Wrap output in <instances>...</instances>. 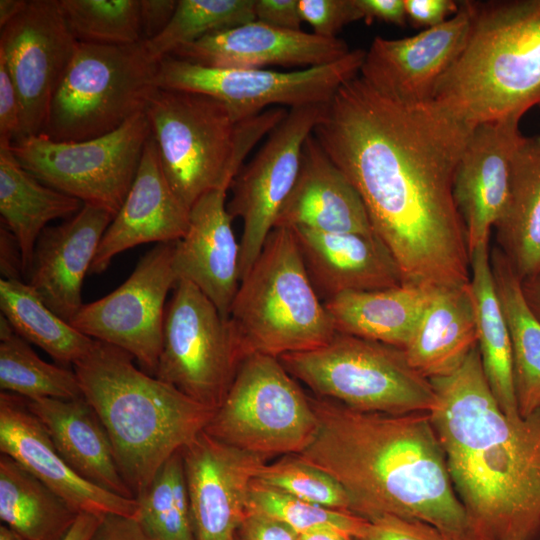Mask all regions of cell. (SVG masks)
<instances>
[{
    "mask_svg": "<svg viewBox=\"0 0 540 540\" xmlns=\"http://www.w3.org/2000/svg\"><path fill=\"white\" fill-rule=\"evenodd\" d=\"M287 113L272 107L237 121L213 97L162 88L145 108L164 174L189 209L209 191L228 190L248 153Z\"/></svg>",
    "mask_w": 540,
    "mask_h": 540,
    "instance_id": "6",
    "label": "cell"
},
{
    "mask_svg": "<svg viewBox=\"0 0 540 540\" xmlns=\"http://www.w3.org/2000/svg\"><path fill=\"white\" fill-rule=\"evenodd\" d=\"M133 360L128 352L95 340L73 366L135 498L173 454L205 430L214 410L140 370Z\"/></svg>",
    "mask_w": 540,
    "mask_h": 540,
    "instance_id": "4",
    "label": "cell"
},
{
    "mask_svg": "<svg viewBox=\"0 0 540 540\" xmlns=\"http://www.w3.org/2000/svg\"><path fill=\"white\" fill-rule=\"evenodd\" d=\"M21 137V107L15 85L0 61V145H12Z\"/></svg>",
    "mask_w": 540,
    "mask_h": 540,
    "instance_id": "44",
    "label": "cell"
},
{
    "mask_svg": "<svg viewBox=\"0 0 540 540\" xmlns=\"http://www.w3.org/2000/svg\"><path fill=\"white\" fill-rule=\"evenodd\" d=\"M430 417L467 518L470 540L540 538V410L509 418L477 346L450 375L431 379Z\"/></svg>",
    "mask_w": 540,
    "mask_h": 540,
    "instance_id": "2",
    "label": "cell"
},
{
    "mask_svg": "<svg viewBox=\"0 0 540 540\" xmlns=\"http://www.w3.org/2000/svg\"><path fill=\"white\" fill-rule=\"evenodd\" d=\"M460 2L454 0H405L407 21L417 28L436 27L459 11Z\"/></svg>",
    "mask_w": 540,
    "mask_h": 540,
    "instance_id": "45",
    "label": "cell"
},
{
    "mask_svg": "<svg viewBox=\"0 0 540 540\" xmlns=\"http://www.w3.org/2000/svg\"><path fill=\"white\" fill-rule=\"evenodd\" d=\"M499 250L521 281L540 271V135L522 136L515 151L510 191L495 225Z\"/></svg>",
    "mask_w": 540,
    "mask_h": 540,
    "instance_id": "30",
    "label": "cell"
},
{
    "mask_svg": "<svg viewBox=\"0 0 540 540\" xmlns=\"http://www.w3.org/2000/svg\"><path fill=\"white\" fill-rule=\"evenodd\" d=\"M472 129L432 101L399 102L358 74L339 87L313 131L359 193L404 283H469L466 233L452 188Z\"/></svg>",
    "mask_w": 540,
    "mask_h": 540,
    "instance_id": "1",
    "label": "cell"
},
{
    "mask_svg": "<svg viewBox=\"0 0 540 540\" xmlns=\"http://www.w3.org/2000/svg\"><path fill=\"white\" fill-rule=\"evenodd\" d=\"M298 6L303 22L322 37H337L344 26L363 19L355 0H298Z\"/></svg>",
    "mask_w": 540,
    "mask_h": 540,
    "instance_id": "42",
    "label": "cell"
},
{
    "mask_svg": "<svg viewBox=\"0 0 540 540\" xmlns=\"http://www.w3.org/2000/svg\"><path fill=\"white\" fill-rule=\"evenodd\" d=\"M65 500L6 454L0 456V518L27 540H63L78 517Z\"/></svg>",
    "mask_w": 540,
    "mask_h": 540,
    "instance_id": "34",
    "label": "cell"
},
{
    "mask_svg": "<svg viewBox=\"0 0 540 540\" xmlns=\"http://www.w3.org/2000/svg\"><path fill=\"white\" fill-rule=\"evenodd\" d=\"M520 118L473 127L453 177V198L469 253L488 243L508 201L512 161L522 138Z\"/></svg>",
    "mask_w": 540,
    "mask_h": 540,
    "instance_id": "19",
    "label": "cell"
},
{
    "mask_svg": "<svg viewBox=\"0 0 540 540\" xmlns=\"http://www.w3.org/2000/svg\"><path fill=\"white\" fill-rule=\"evenodd\" d=\"M350 51L338 37L280 29L254 20L208 34L176 49L170 56L218 68L306 69L336 62Z\"/></svg>",
    "mask_w": 540,
    "mask_h": 540,
    "instance_id": "21",
    "label": "cell"
},
{
    "mask_svg": "<svg viewBox=\"0 0 540 540\" xmlns=\"http://www.w3.org/2000/svg\"><path fill=\"white\" fill-rule=\"evenodd\" d=\"M490 260L509 330L518 412L526 417L540 410V321L528 307L521 280L503 253L494 249Z\"/></svg>",
    "mask_w": 540,
    "mask_h": 540,
    "instance_id": "33",
    "label": "cell"
},
{
    "mask_svg": "<svg viewBox=\"0 0 540 540\" xmlns=\"http://www.w3.org/2000/svg\"><path fill=\"white\" fill-rule=\"evenodd\" d=\"M255 0H177L164 30L144 40L149 56L159 62L176 49L204 36L256 20Z\"/></svg>",
    "mask_w": 540,
    "mask_h": 540,
    "instance_id": "38",
    "label": "cell"
},
{
    "mask_svg": "<svg viewBox=\"0 0 540 540\" xmlns=\"http://www.w3.org/2000/svg\"><path fill=\"white\" fill-rule=\"evenodd\" d=\"M0 451L17 461L78 514H117L137 518L135 498L104 490L74 471L60 455L26 399L0 393Z\"/></svg>",
    "mask_w": 540,
    "mask_h": 540,
    "instance_id": "20",
    "label": "cell"
},
{
    "mask_svg": "<svg viewBox=\"0 0 540 540\" xmlns=\"http://www.w3.org/2000/svg\"><path fill=\"white\" fill-rule=\"evenodd\" d=\"M469 288L475 311L477 348L490 389L501 410L512 419L518 412L509 330L497 295L488 243L470 254Z\"/></svg>",
    "mask_w": 540,
    "mask_h": 540,
    "instance_id": "32",
    "label": "cell"
},
{
    "mask_svg": "<svg viewBox=\"0 0 540 540\" xmlns=\"http://www.w3.org/2000/svg\"><path fill=\"white\" fill-rule=\"evenodd\" d=\"M275 227L375 234L359 193L313 132L303 144L296 181Z\"/></svg>",
    "mask_w": 540,
    "mask_h": 540,
    "instance_id": "25",
    "label": "cell"
},
{
    "mask_svg": "<svg viewBox=\"0 0 540 540\" xmlns=\"http://www.w3.org/2000/svg\"><path fill=\"white\" fill-rule=\"evenodd\" d=\"M256 20L287 30H301L298 0H255Z\"/></svg>",
    "mask_w": 540,
    "mask_h": 540,
    "instance_id": "47",
    "label": "cell"
},
{
    "mask_svg": "<svg viewBox=\"0 0 540 540\" xmlns=\"http://www.w3.org/2000/svg\"><path fill=\"white\" fill-rule=\"evenodd\" d=\"M326 105L289 109L231 183L232 197L227 209L233 219L237 217L242 221L240 281L275 228L279 212L296 181L303 144L322 120Z\"/></svg>",
    "mask_w": 540,
    "mask_h": 540,
    "instance_id": "14",
    "label": "cell"
},
{
    "mask_svg": "<svg viewBox=\"0 0 540 540\" xmlns=\"http://www.w3.org/2000/svg\"><path fill=\"white\" fill-rule=\"evenodd\" d=\"M477 346L475 311L469 283L435 288L409 343V364L431 380L457 370Z\"/></svg>",
    "mask_w": 540,
    "mask_h": 540,
    "instance_id": "28",
    "label": "cell"
},
{
    "mask_svg": "<svg viewBox=\"0 0 540 540\" xmlns=\"http://www.w3.org/2000/svg\"><path fill=\"white\" fill-rule=\"evenodd\" d=\"M77 42L130 45L143 40L140 0H59Z\"/></svg>",
    "mask_w": 540,
    "mask_h": 540,
    "instance_id": "39",
    "label": "cell"
},
{
    "mask_svg": "<svg viewBox=\"0 0 540 540\" xmlns=\"http://www.w3.org/2000/svg\"><path fill=\"white\" fill-rule=\"evenodd\" d=\"M26 0H1L0 1V27H4L16 18L27 6Z\"/></svg>",
    "mask_w": 540,
    "mask_h": 540,
    "instance_id": "55",
    "label": "cell"
},
{
    "mask_svg": "<svg viewBox=\"0 0 540 540\" xmlns=\"http://www.w3.org/2000/svg\"><path fill=\"white\" fill-rule=\"evenodd\" d=\"M298 533L269 516L246 512L239 527L237 540H298Z\"/></svg>",
    "mask_w": 540,
    "mask_h": 540,
    "instance_id": "46",
    "label": "cell"
},
{
    "mask_svg": "<svg viewBox=\"0 0 540 540\" xmlns=\"http://www.w3.org/2000/svg\"><path fill=\"white\" fill-rule=\"evenodd\" d=\"M190 209L173 191L150 135L126 198L100 241L89 273L100 274L123 251L145 243H172L183 237Z\"/></svg>",
    "mask_w": 540,
    "mask_h": 540,
    "instance_id": "22",
    "label": "cell"
},
{
    "mask_svg": "<svg viewBox=\"0 0 540 540\" xmlns=\"http://www.w3.org/2000/svg\"><path fill=\"white\" fill-rule=\"evenodd\" d=\"M246 512L274 518L301 534L319 528H337L357 538L366 519L306 502L278 489L252 481Z\"/></svg>",
    "mask_w": 540,
    "mask_h": 540,
    "instance_id": "40",
    "label": "cell"
},
{
    "mask_svg": "<svg viewBox=\"0 0 540 540\" xmlns=\"http://www.w3.org/2000/svg\"><path fill=\"white\" fill-rule=\"evenodd\" d=\"M0 388L26 400L83 396L74 370L42 360L3 315L0 317Z\"/></svg>",
    "mask_w": 540,
    "mask_h": 540,
    "instance_id": "36",
    "label": "cell"
},
{
    "mask_svg": "<svg viewBox=\"0 0 540 540\" xmlns=\"http://www.w3.org/2000/svg\"><path fill=\"white\" fill-rule=\"evenodd\" d=\"M174 242L156 244L116 290L83 304L70 322L86 336L128 352L154 375L163 342L166 297L178 278Z\"/></svg>",
    "mask_w": 540,
    "mask_h": 540,
    "instance_id": "15",
    "label": "cell"
},
{
    "mask_svg": "<svg viewBox=\"0 0 540 540\" xmlns=\"http://www.w3.org/2000/svg\"><path fill=\"white\" fill-rule=\"evenodd\" d=\"M431 525L393 515L366 519L355 540H428Z\"/></svg>",
    "mask_w": 540,
    "mask_h": 540,
    "instance_id": "43",
    "label": "cell"
},
{
    "mask_svg": "<svg viewBox=\"0 0 540 540\" xmlns=\"http://www.w3.org/2000/svg\"><path fill=\"white\" fill-rule=\"evenodd\" d=\"M521 287L528 307L540 321V271L521 281Z\"/></svg>",
    "mask_w": 540,
    "mask_h": 540,
    "instance_id": "53",
    "label": "cell"
},
{
    "mask_svg": "<svg viewBox=\"0 0 540 540\" xmlns=\"http://www.w3.org/2000/svg\"><path fill=\"white\" fill-rule=\"evenodd\" d=\"M195 540H237L248 493L267 457L202 431L182 450Z\"/></svg>",
    "mask_w": 540,
    "mask_h": 540,
    "instance_id": "18",
    "label": "cell"
},
{
    "mask_svg": "<svg viewBox=\"0 0 540 540\" xmlns=\"http://www.w3.org/2000/svg\"><path fill=\"white\" fill-rule=\"evenodd\" d=\"M227 189L201 196L190 208L182 238L174 242L173 268L178 280L199 288L224 319L240 284V242L226 204Z\"/></svg>",
    "mask_w": 540,
    "mask_h": 540,
    "instance_id": "24",
    "label": "cell"
},
{
    "mask_svg": "<svg viewBox=\"0 0 540 540\" xmlns=\"http://www.w3.org/2000/svg\"><path fill=\"white\" fill-rule=\"evenodd\" d=\"M291 230L323 302L346 292L379 290L404 283L395 258L376 234Z\"/></svg>",
    "mask_w": 540,
    "mask_h": 540,
    "instance_id": "26",
    "label": "cell"
},
{
    "mask_svg": "<svg viewBox=\"0 0 540 540\" xmlns=\"http://www.w3.org/2000/svg\"><path fill=\"white\" fill-rule=\"evenodd\" d=\"M228 321L245 357L311 350L337 333L291 229L272 230L240 281Z\"/></svg>",
    "mask_w": 540,
    "mask_h": 540,
    "instance_id": "7",
    "label": "cell"
},
{
    "mask_svg": "<svg viewBox=\"0 0 540 540\" xmlns=\"http://www.w3.org/2000/svg\"><path fill=\"white\" fill-rule=\"evenodd\" d=\"M0 540H27L18 532L10 528L9 526L2 524L0 526Z\"/></svg>",
    "mask_w": 540,
    "mask_h": 540,
    "instance_id": "56",
    "label": "cell"
},
{
    "mask_svg": "<svg viewBox=\"0 0 540 540\" xmlns=\"http://www.w3.org/2000/svg\"><path fill=\"white\" fill-rule=\"evenodd\" d=\"M254 480L306 502L352 513L349 496L342 485L296 454L284 455L272 463L267 462Z\"/></svg>",
    "mask_w": 540,
    "mask_h": 540,
    "instance_id": "41",
    "label": "cell"
},
{
    "mask_svg": "<svg viewBox=\"0 0 540 540\" xmlns=\"http://www.w3.org/2000/svg\"><path fill=\"white\" fill-rule=\"evenodd\" d=\"M428 540H463L454 536H451L449 534H446L444 532H441L440 530L436 529L435 527H431Z\"/></svg>",
    "mask_w": 540,
    "mask_h": 540,
    "instance_id": "57",
    "label": "cell"
},
{
    "mask_svg": "<svg viewBox=\"0 0 540 540\" xmlns=\"http://www.w3.org/2000/svg\"><path fill=\"white\" fill-rule=\"evenodd\" d=\"M103 516L80 513L63 540H90Z\"/></svg>",
    "mask_w": 540,
    "mask_h": 540,
    "instance_id": "52",
    "label": "cell"
},
{
    "mask_svg": "<svg viewBox=\"0 0 540 540\" xmlns=\"http://www.w3.org/2000/svg\"><path fill=\"white\" fill-rule=\"evenodd\" d=\"M364 57V50L354 49L330 64L277 71L209 67L166 56L158 62L156 84L213 97L244 121L272 107L328 104L342 84L359 74Z\"/></svg>",
    "mask_w": 540,
    "mask_h": 540,
    "instance_id": "12",
    "label": "cell"
},
{
    "mask_svg": "<svg viewBox=\"0 0 540 540\" xmlns=\"http://www.w3.org/2000/svg\"><path fill=\"white\" fill-rule=\"evenodd\" d=\"M318 418L307 396L279 358H244L205 432L243 451L270 458L300 454L313 441Z\"/></svg>",
    "mask_w": 540,
    "mask_h": 540,
    "instance_id": "10",
    "label": "cell"
},
{
    "mask_svg": "<svg viewBox=\"0 0 540 540\" xmlns=\"http://www.w3.org/2000/svg\"><path fill=\"white\" fill-rule=\"evenodd\" d=\"M366 22L379 20L397 26L407 23L405 0H355Z\"/></svg>",
    "mask_w": 540,
    "mask_h": 540,
    "instance_id": "50",
    "label": "cell"
},
{
    "mask_svg": "<svg viewBox=\"0 0 540 540\" xmlns=\"http://www.w3.org/2000/svg\"><path fill=\"white\" fill-rule=\"evenodd\" d=\"M298 540H355L349 533L337 528H319L298 535Z\"/></svg>",
    "mask_w": 540,
    "mask_h": 540,
    "instance_id": "54",
    "label": "cell"
},
{
    "mask_svg": "<svg viewBox=\"0 0 540 540\" xmlns=\"http://www.w3.org/2000/svg\"><path fill=\"white\" fill-rule=\"evenodd\" d=\"M471 1L433 28L400 39L375 37L360 76L381 93L406 104L433 100L441 78L463 51L471 28Z\"/></svg>",
    "mask_w": 540,
    "mask_h": 540,
    "instance_id": "17",
    "label": "cell"
},
{
    "mask_svg": "<svg viewBox=\"0 0 540 540\" xmlns=\"http://www.w3.org/2000/svg\"><path fill=\"white\" fill-rule=\"evenodd\" d=\"M434 289L402 283L385 289L342 293L324 304L337 332L403 350Z\"/></svg>",
    "mask_w": 540,
    "mask_h": 540,
    "instance_id": "29",
    "label": "cell"
},
{
    "mask_svg": "<svg viewBox=\"0 0 540 540\" xmlns=\"http://www.w3.org/2000/svg\"><path fill=\"white\" fill-rule=\"evenodd\" d=\"M177 0H140L139 13L143 40L161 33L171 20Z\"/></svg>",
    "mask_w": 540,
    "mask_h": 540,
    "instance_id": "49",
    "label": "cell"
},
{
    "mask_svg": "<svg viewBox=\"0 0 540 540\" xmlns=\"http://www.w3.org/2000/svg\"><path fill=\"white\" fill-rule=\"evenodd\" d=\"M77 44L59 0L28 1L25 9L1 28L0 61L19 97L20 139L43 133L52 98Z\"/></svg>",
    "mask_w": 540,
    "mask_h": 540,
    "instance_id": "16",
    "label": "cell"
},
{
    "mask_svg": "<svg viewBox=\"0 0 540 540\" xmlns=\"http://www.w3.org/2000/svg\"><path fill=\"white\" fill-rule=\"evenodd\" d=\"M244 358L228 319L193 283L178 280L154 376L215 411Z\"/></svg>",
    "mask_w": 540,
    "mask_h": 540,
    "instance_id": "13",
    "label": "cell"
},
{
    "mask_svg": "<svg viewBox=\"0 0 540 540\" xmlns=\"http://www.w3.org/2000/svg\"><path fill=\"white\" fill-rule=\"evenodd\" d=\"M150 135L143 111L96 138L63 142L39 134L15 141L11 150L43 184L114 217L133 184Z\"/></svg>",
    "mask_w": 540,
    "mask_h": 540,
    "instance_id": "11",
    "label": "cell"
},
{
    "mask_svg": "<svg viewBox=\"0 0 540 540\" xmlns=\"http://www.w3.org/2000/svg\"><path fill=\"white\" fill-rule=\"evenodd\" d=\"M466 45L432 102L473 128L540 107V0L471 1Z\"/></svg>",
    "mask_w": 540,
    "mask_h": 540,
    "instance_id": "5",
    "label": "cell"
},
{
    "mask_svg": "<svg viewBox=\"0 0 540 540\" xmlns=\"http://www.w3.org/2000/svg\"><path fill=\"white\" fill-rule=\"evenodd\" d=\"M60 455L80 476L117 495L134 498L115 459L109 435L90 403L75 399L26 400Z\"/></svg>",
    "mask_w": 540,
    "mask_h": 540,
    "instance_id": "27",
    "label": "cell"
},
{
    "mask_svg": "<svg viewBox=\"0 0 540 540\" xmlns=\"http://www.w3.org/2000/svg\"><path fill=\"white\" fill-rule=\"evenodd\" d=\"M157 66L144 41L130 45L78 42L52 98L42 134L73 142L118 129L145 111L158 88Z\"/></svg>",
    "mask_w": 540,
    "mask_h": 540,
    "instance_id": "8",
    "label": "cell"
},
{
    "mask_svg": "<svg viewBox=\"0 0 540 540\" xmlns=\"http://www.w3.org/2000/svg\"><path fill=\"white\" fill-rule=\"evenodd\" d=\"M135 499L136 519L152 540H195L181 450L158 469Z\"/></svg>",
    "mask_w": 540,
    "mask_h": 540,
    "instance_id": "37",
    "label": "cell"
},
{
    "mask_svg": "<svg viewBox=\"0 0 540 540\" xmlns=\"http://www.w3.org/2000/svg\"><path fill=\"white\" fill-rule=\"evenodd\" d=\"M83 206L72 196L51 188L17 160L10 145H0V213L4 226L15 237L22 260L23 274L32 266L36 242L59 218H70Z\"/></svg>",
    "mask_w": 540,
    "mask_h": 540,
    "instance_id": "31",
    "label": "cell"
},
{
    "mask_svg": "<svg viewBox=\"0 0 540 540\" xmlns=\"http://www.w3.org/2000/svg\"><path fill=\"white\" fill-rule=\"evenodd\" d=\"M1 315L13 330L63 365H74L95 340L50 310L34 289L20 279L0 280Z\"/></svg>",
    "mask_w": 540,
    "mask_h": 540,
    "instance_id": "35",
    "label": "cell"
},
{
    "mask_svg": "<svg viewBox=\"0 0 540 540\" xmlns=\"http://www.w3.org/2000/svg\"><path fill=\"white\" fill-rule=\"evenodd\" d=\"M316 395L362 412L430 413L436 394L402 349L337 332L326 344L279 357Z\"/></svg>",
    "mask_w": 540,
    "mask_h": 540,
    "instance_id": "9",
    "label": "cell"
},
{
    "mask_svg": "<svg viewBox=\"0 0 540 540\" xmlns=\"http://www.w3.org/2000/svg\"><path fill=\"white\" fill-rule=\"evenodd\" d=\"M0 268L2 278L19 279L22 271V260L17 241L6 226L0 230Z\"/></svg>",
    "mask_w": 540,
    "mask_h": 540,
    "instance_id": "51",
    "label": "cell"
},
{
    "mask_svg": "<svg viewBox=\"0 0 540 540\" xmlns=\"http://www.w3.org/2000/svg\"><path fill=\"white\" fill-rule=\"evenodd\" d=\"M90 540H152L136 518L104 515Z\"/></svg>",
    "mask_w": 540,
    "mask_h": 540,
    "instance_id": "48",
    "label": "cell"
},
{
    "mask_svg": "<svg viewBox=\"0 0 540 540\" xmlns=\"http://www.w3.org/2000/svg\"><path fill=\"white\" fill-rule=\"evenodd\" d=\"M113 218L102 208L83 204L68 220L46 227L36 242L28 284L69 323L84 304V278Z\"/></svg>",
    "mask_w": 540,
    "mask_h": 540,
    "instance_id": "23",
    "label": "cell"
},
{
    "mask_svg": "<svg viewBox=\"0 0 540 540\" xmlns=\"http://www.w3.org/2000/svg\"><path fill=\"white\" fill-rule=\"evenodd\" d=\"M311 402L317 433L296 455L342 485L353 514L417 520L470 540L429 413L362 412L320 397Z\"/></svg>",
    "mask_w": 540,
    "mask_h": 540,
    "instance_id": "3",
    "label": "cell"
}]
</instances>
